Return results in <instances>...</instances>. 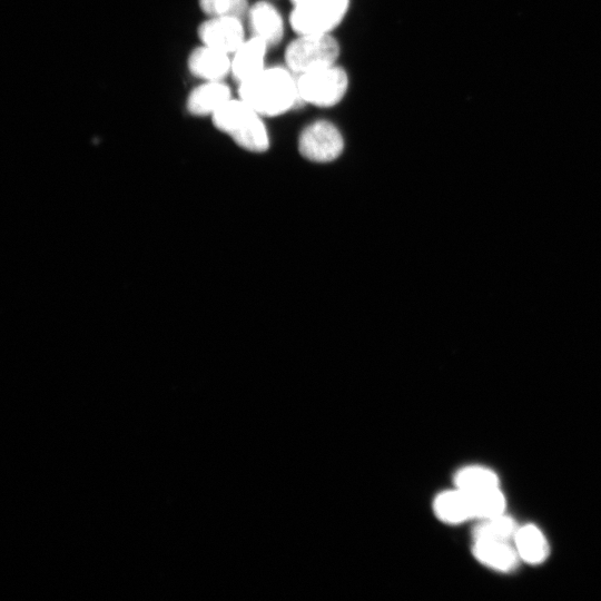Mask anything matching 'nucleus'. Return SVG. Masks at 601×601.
<instances>
[{
    "mask_svg": "<svg viewBox=\"0 0 601 601\" xmlns=\"http://www.w3.org/2000/svg\"><path fill=\"white\" fill-rule=\"evenodd\" d=\"M238 95L263 117L285 114L299 101L296 78L280 67L265 68L239 83Z\"/></svg>",
    "mask_w": 601,
    "mask_h": 601,
    "instance_id": "obj_1",
    "label": "nucleus"
},
{
    "mask_svg": "<svg viewBox=\"0 0 601 601\" xmlns=\"http://www.w3.org/2000/svg\"><path fill=\"white\" fill-rule=\"evenodd\" d=\"M262 117L240 98H231L213 115V122L242 148L263 152L269 147V138Z\"/></svg>",
    "mask_w": 601,
    "mask_h": 601,
    "instance_id": "obj_2",
    "label": "nucleus"
},
{
    "mask_svg": "<svg viewBox=\"0 0 601 601\" xmlns=\"http://www.w3.org/2000/svg\"><path fill=\"white\" fill-rule=\"evenodd\" d=\"M339 46L327 35H298L285 50V62L294 75L335 65Z\"/></svg>",
    "mask_w": 601,
    "mask_h": 601,
    "instance_id": "obj_3",
    "label": "nucleus"
},
{
    "mask_svg": "<svg viewBox=\"0 0 601 601\" xmlns=\"http://www.w3.org/2000/svg\"><path fill=\"white\" fill-rule=\"evenodd\" d=\"M298 100L317 107H332L344 97L348 77L344 69L332 65L296 77Z\"/></svg>",
    "mask_w": 601,
    "mask_h": 601,
    "instance_id": "obj_4",
    "label": "nucleus"
},
{
    "mask_svg": "<svg viewBox=\"0 0 601 601\" xmlns=\"http://www.w3.org/2000/svg\"><path fill=\"white\" fill-rule=\"evenodd\" d=\"M349 0H308L294 4L289 23L297 35H327L345 17Z\"/></svg>",
    "mask_w": 601,
    "mask_h": 601,
    "instance_id": "obj_5",
    "label": "nucleus"
},
{
    "mask_svg": "<svg viewBox=\"0 0 601 601\" xmlns=\"http://www.w3.org/2000/svg\"><path fill=\"white\" fill-rule=\"evenodd\" d=\"M344 148L339 130L329 121L317 120L303 129L298 139L300 155L315 162L333 161Z\"/></svg>",
    "mask_w": 601,
    "mask_h": 601,
    "instance_id": "obj_6",
    "label": "nucleus"
},
{
    "mask_svg": "<svg viewBox=\"0 0 601 601\" xmlns=\"http://www.w3.org/2000/svg\"><path fill=\"white\" fill-rule=\"evenodd\" d=\"M198 36L205 46L228 55L245 41L242 19L235 17H211L199 26Z\"/></svg>",
    "mask_w": 601,
    "mask_h": 601,
    "instance_id": "obj_7",
    "label": "nucleus"
},
{
    "mask_svg": "<svg viewBox=\"0 0 601 601\" xmlns=\"http://www.w3.org/2000/svg\"><path fill=\"white\" fill-rule=\"evenodd\" d=\"M247 16L253 36L264 40L268 47L280 42L284 36V21L272 3L258 1L249 8Z\"/></svg>",
    "mask_w": 601,
    "mask_h": 601,
    "instance_id": "obj_8",
    "label": "nucleus"
},
{
    "mask_svg": "<svg viewBox=\"0 0 601 601\" xmlns=\"http://www.w3.org/2000/svg\"><path fill=\"white\" fill-rule=\"evenodd\" d=\"M188 67L194 76L207 81H220L231 71V59L228 53L204 45L190 53Z\"/></svg>",
    "mask_w": 601,
    "mask_h": 601,
    "instance_id": "obj_9",
    "label": "nucleus"
},
{
    "mask_svg": "<svg viewBox=\"0 0 601 601\" xmlns=\"http://www.w3.org/2000/svg\"><path fill=\"white\" fill-rule=\"evenodd\" d=\"M267 48L268 46L264 40L252 36L234 52L231 73L238 83L253 78L265 69L264 59Z\"/></svg>",
    "mask_w": 601,
    "mask_h": 601,
    "instance_id": "obj_10",
    "label": "nucleus"
},
{
    "mask_svg": "<svg viewBox=\"0 0 601 601\" xmlns=\"http://www.w3.org/2000/svg\"><path fill=\"white\" fill-rule=\"evenodd\" d=\"M473 554L481 563L502 572L513 570L520 558L508 541L491 539H474Z\"/></svg>",
    "mask_w": 601,
    "mask_h": 601,
    "instance_id": "obj_11",
    "label": "nucleus"
},
{
    "mask_svg": "<svg viewBox=\"0 0 601 601\" xmlns=\"http://www.w3.org/2000/svg\"><path fill=\"white\" fill-rule=\"evenodd\" d=\"M230 99V89L225 83L207 81L190 92L187 108L196 116H213Z\"/></svg>",
    "mask_w": 601,
    "mask_h": 601,
    "instance_id": "obj_12",
    "label": "nucleus"
},
{
    "mask_svg": "<svg viewBox=\"0 0 601 601\" xmlns=\"http://www.w3.org/2000/svg\"><path fill=\"white\" fill-rule=\"evenodd\" d=\"M434 512L442 521L453 524L473 519L470 496L457 487L444 491L435 497Z\"/></svg>",
    "mask_w": 601,
    "mask_h": 601,
    "instance_id": "obj_13",
    "label": "nucleus"
},
{
    "mask_svg": "<svg viewBox=\"0 0 601 601\" xmlns=\"http://www.w3.org/2000/svg\"><path fill=\"white\" fill-rule=\"evenodd\" d=\"M513 539L516 552L523 561L530 564H539L546 559L549 554L548 541L534 524L519 528Z\"/></svg>",
    "mask_w": 601,
    "mask_h": 601,
    "instance_id": "obj_14",
    "label": "nucleus"
},
{
    "mask_svg": "<svg viewBox=\"0 0 601 601\" xmlns=\"http://www.w3.org/2000/svg\"><path fill=\"white\" fill-rule=\"evenodd\" d=\"M455 487L469 492H480L500 484L495 472L483 466H466L456 472L454 476Z\"/></svg>",
    "mask_w": 601,
    "mask_h": 601,
    "instance_id": "obj_15",
    "label": "nucleus"
},
{
    "mask_svg": "<svg viewBox=\"0 0 601 601\" xmlns=\"http://www.w3.org/2000/svg\"><path fill=\"white\" fill-rule=\"evenodd\" d=\"M465 492V491H464ZM473 519H487L504 513L505 497L497 487L469 493Z\"/></svg>",
    "mask_w": 601,
    "mask_h": 601,
    "instance_id": "obj_16",
    "label": "nucleus"
},
{
    "mask_svg": "<svg viewBox=\"0 0 601 601\" xmlns=\"http://www.w3.org/2000/svg\"><path fill=\"white\" fill-rule=\"evenodd\" d=\"M518 529L514 520L503 513L481 520L474 529V538L509 541Z\"/></svg>",
    "mask_w": 601,
    "mask_h": 601,
    "instance_id": "obj_17",
    "label": "nucleus"
},
{
    "mask_svg": "<svg viewBox=\"0 0 601 601\" xmlns=\"http://www.w3.org/2000/svg\"><path fill=\"white\" fill-rule=\"evenodd\" d=\"M199 6L210 17L243 19L249 10L247 0H199Z\"/></svg>",
    "mask_w": 601,
    "mask_h": 601,
    "instance_id": "obj_18",
    "label": "nucleus"
},
{
    "mask_svg": "<svg viewBox=\"0 0 601 601\" xmlns=\"http://www.w3.org/2000/svg\"><path fill=\"white\" fill-rule=\"evenodd\" d=\"M290 1L293 2V4H297V3H302L308 0H290Z\"/></svg>",
    "mask_w": 601,
    "mask_h": 601,
    "instance_id": "obj_19",
    "label": "nucleus"
}]
</instances>
